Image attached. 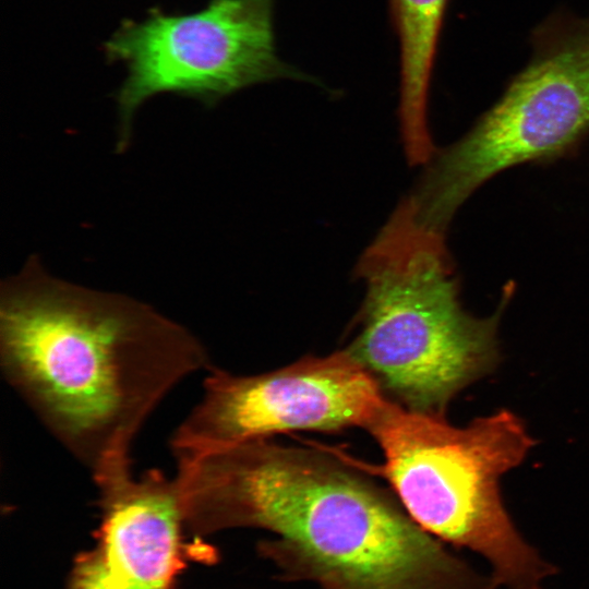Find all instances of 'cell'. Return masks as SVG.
Returning <instances> with one entry per match:
<instances>
[{
    "label": "cell",
    "instance_id": "6",
    "mask_svg": "<svg viewBox=\"0 0 589 589\" xmlns=\"http://www.w3.org/2000/svg\"><path fill=\"white\" fill-rule=\"evenodd\" d=\"M274 5L275 0H211L193 13L153 7L141 22L122 20L103 45L106 60L128 70L116 93L118 148L130 140L137 108L157 94L214 106L257 83L306 80L277 53Z\"/></svg>",
    "mask_w": 589,
    "mask_h": 589
},
{
    "label": "cell",
    "instance_id": "4",
    "mask_svg": "<svg viewBox=\"0 0 589 589\" xmlns=\"http://www.w3.org/2000/svg\"><path fill=\"white\" fill-rule=\"evenodd\" d=\"M366 431L382 449L383 476L419 526L484 558L498 588L545 589L557 567L521 536L500 492L501 477L534 444L518 416L504 409L456 426L387 397Z\"/></svg>",
    "mask_w": 589,
    "mask_h": 589
},
{
    "label": "cell",
    "instance_id": "1",
    "mask_svg": "<svg viewBox=\"0 0 589 589\" xmlns=\"http://www.w3.org/2000/svg\"><path fill=\"white\" fill-rule=\"evenodd\" d=\"M178 480L190 527H254L287 579L321 589H496L383 489L334 458L253 438L184 456Z\"/></svg>",
    "mask_w": 589,
    "mask_h": 589
},
{
    "label": "cell",
    "instance_id": "5",
    "mask_svg": "<svg viewBox=\"0 0 589 589\" xmlns=\"http://www.w3.org/2000/svg\"><path fill=\"white\" fill-rule=\"evenodd\" d=\"M532 57L458 142L436 153L409 196L445 233L462 203L498 172L566 155L589 133V16L557 13L532 33Z\"/></svg>",
    "mask_w": 589,
    "mask_h": 589
},
{
    "label": "cell",
    "instance_id": "8",
    "mask_svg": "<svg viewBox=\"0 0 589 589\" xmlns=\"http://www.w3.org/2000/svg\"><path fill=\"white\" fill-rule=\"evenodd\" d=\"M100 494L103 562L120 589H169L181 568L184 524L176 477L160 470L135 477L131 458L92 472Z\"/></svg>",
    "mask_w": 589,
    "mask_h": 589
},
{
    "label": "cell",
    "instance_id": "7",
    "mask_svg": "<svg viewBox=\"0 0 589 589\" xmlns=\"http://www.w3.org/2000/svg\"><path fill=\"white\" fill-rule=\"evenodd\" d=\"M386 399L347 349L257 375L211 368L203 396L176 429L171 446L179 454L279 432L366 430Z\"/></svg>",
    "mask_w": 589,
    "mask_h": 589
},
{
    "label": "cell",
    "instance_id": "9",
    "mask_svg": "<svg viewBox=\"0 0 589 589\" xmlns=\"http://www.w3.org/2000/svg\"><path fill=\"white\" fill-rule=\"evenodd\" d=\"M448 0H389L399 40V121L409 163L435 154L428 125L429 89Z\"/></svg>",
    "mask_w": 589,
    "mask_h": 589
},
{
    "label": "cell",
    "instance_id": "2",
    "mask_svg": "<svg viewBox=\"0 0 589 589\" xmlns=\"http://www.w3.org/2000/svg\"><path fill=\"white\" fill-rule=\"evenodd\" d=\"M199 338L133 298L56 278L32 256L0 290V365L50 434L95 471L130 457L166 395L209 370Z\"/></svg>",
    "mask_w": 589,
    "mask_h": 589
},
{
    "label": "cell",
    "instance_id": "3",
    "mask_svg": "<svg viewBox=\"0 0 589 589\" xmlns=\"http://www.w3.org/2000/svg\"><path fill=\"white\" fill-rule=\"evenodd\" d=\"M365 296L347 350L384 394L420 412L444 414L466 386L497 365V329L513 296L495 312L464 310L445 233L422 224L407 197L361 255Z\"/></svg>",
    "mask_w": 589,
    "mask_h": 589
},
{
    "label": "cell",
    "instance_id": "10",
    "mask_svg": "<svg viewBox=\"0 0 589 589\" xmlns=\"http://www.w3.org/2000/svg\"><path fill=\"white\" fill-rule=\"evenodd\" d=\"M74 589H120L100 556L89 557L79 566Z\"/></svg>",
    "mask_w": 589,
    "mask_h": 589
}]
</instances>
